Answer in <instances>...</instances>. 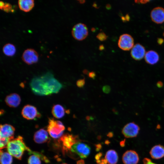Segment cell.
Wrapping results in <instances>:
<instances>
[{
  "label": "cell",
  "instance_id": "obj_14",
  "mask_svg": "<svg viewBox=\"0 0 164 164\" xmlns=\"http://www.w3.org/2000/svg\"><path fill=\"white\" fill-rule=\"evenodd\" d=\"M21 99L20 96L16 93H12L7 95L5 101L6 104L10 107L16 108L20 104Z\"/></svg>",
  "mask_w": 164,
  "mask_h": 164
},
{
  "label": "cell",
  "instance_id": "obj_7",
  "mask_svg": "<svg viewBox=\"0 0 164 164\" xmlns=\"http://www.w3.org/2000/svg\"><path fill=\"white\" fill-rule=\"evenodd\" d=\"M21 114L25 118L31 120L40 117L41 114L35 106L29 104L25 106L23 108Z\"/></svg>",
  "mask_w": 164,
  "mask_h": 164
},
{
  "label": "cell",
  "instance_id": "obj_36",
  "mask_svg": "<svg viewBox=\"0 0 164 164\" xmlns=\"http://www.w3.org/2000/svg\"><path fill=\"white\" fill-rule=\"evenodd\" d=\"M157 85L158 87H161L162 86V84L161 82H159L157 83Z\"/></svg>",
  "mask_w": 164,
  "mask_h": 164
},
{
  "label": "cell",
  "instance_id": "obj_21",
  "mask_svg": "<svg viewBox=\"0 0 164 164\" xmlns=\"http://www.w3.org/2000/svg\"><path fill=\"white\" fill-rule=\"evenodd\" d=\"M105 158L109 164H116L118 160V154L117 152L113 150H110L107 152Z\"/></svg>",
  "mask_w": 164,
  "mask_h": 164
},
{
  "label": "cell",
  "instance_id": "obj_31",
  "mask_svg": "<svg viewBox=\"0 0 164 164\" xmlns=\"http://www.w3.org/2000/svg\"><path fill=\"white\" fill-rule=\"evenodd\" d=\"M121 19L123 22L129 21L130 19V17L128 14H127L125 17H121Z\"/></svg>",
  "mask_w": 164,
  "mask_h": 164
},
{
  "label": "cell",
  "instance_id": "obj_13",
  "mask_svg": "<svg viewBox=\"0 0 164 164\" xmlns=\"http://www.w3.org/2000/svg\"><path fill=\"white\" fill-rule=\"evenodd\" d=\"M145 53L144 47L139 43H137L132 48L130 53L134 59L139 60L145 56Z\"/></svg>",
  "mask_w": 164,
  "mask_h": 164
},
{
  "label": "cell",
  "instance_id": "obj_39",
  "mask_svg": "<svg viewBox=\"0 0 164 164\" xmlns=\"http://www.w3.org/2000/svg\"><path fill=\"white\" fill-rule=\"evenodd\" d=\"M79 2H80V3H84L85 2V0H80L79 1Z\"/></svg>",
  "mask_w": 164,
  "mask_h": 164
},
{
  "label": "cell",
  "instance_id": "obj_35",
  "mask_svg": "<svg viewBox=\"0 0 164 164\" xmlns=\"http://www.w3.org/2000/svg\"><path fill=\"white\" fill-rule=\"evenodd\" d=\"M104 46L103 45H100L99 46V49L100 50H102L104 49Z\"/></svg>",
  "mask_w": 164,
  "mask_h": 164
},
{
  "label": "cell",
  "instance_id": "obj_40",
  "mask_svg": "<svg viewBox=\"0 0 164 164\" xmlns=\"http://www.w3.org/2000/svg\"><path fill=\"white\" fill-rule=\"evenodd\" d=\"M163 36H164V32L163 33Z\"/></svg>",
  "mask_w": 164,
  "mask_h": 164
},
{
  "label": "cell",
  "instance_id": "obj_26",
  "mask_svg": "<svg viewBox=\"0 0 164 164\" xmlns=\"http://www.w3.org/2000/svg\"><path fill=\"white\" fill-rule=\"evenodd\" d=\"M107 37V36L103 32H100L97 36V38L99 40L102 41L105 40Z\"/></svg>",
  "mask_w": 164,
  "mask_h": 164
},
{
  "label": "cell",
  "instance_id": "obj_30",
  "mask_svg": "<svg viewBox=\"0 0 164 164\" xmlns=\"http://www.w3.org/2000/svg\"><path fill=\"white\" fill-rule=\"evenodd\" d=\"M88 76L90 78L94 79L96 77V74L95 72L92 71L88 73Z\"/></svg>",
  "mask_w": 164,
  "mask_h": 164
},
{
  "label": "cell",
  "instance_id": "obj_16",
  "mask_svg": "<svg viewBox=\"0 0 164 164\" xmlns=\"http://www.w3.org/2000/svg\"><path fill=\"white\" fill-rule=\"evenodd\" d=\"M47 132L44 129H41L36 131L34 136V141L37 143L41 144L49 141Z\"/></svg>",
  "mask_w": 164,
  "mask_h": 164
},
{
  "label": "cell",
  "instance_id": "obj_41",
  "mask_svg": "<svg viewBox=\"0 0 164 164\" xmlns=\"http://www.w3.org/2000/svg\"><path fill=\"white\" fill-rule=\"evenodd\" d=\"M67 164L66 163H63V164Z\"/></svg>",
  "mask_w": 164,
  "mask_h": 164
},
{
  "label": "cell",
  "instance_id": "obj_12",
  "mask_svg": "<svg viewBox=\"0 0 164 164\" xmlns=\"http://www.w3.org/2000/svg\"><path fill=\"white\" fill-rule=\"evenodd\" d=\"M122 159L124 164H137L139 161V158L135 151L130 150L124 153Z\"/></svg>",
  "mask_w": 164,
  "mask_h": 164
},
{
  "label": "cell",
  "instance_id": "obj_18",
  "mask_svg": "<svg viewBox=\"0 0 164 164\" xmlns=\"http://www.w3.org/2000/svg\"><path fill=\"white\" fill-rule=\"evenodd\" d=\"M144 58L146 63L149 64L153 65L158 62L159 60V56L156 52L151 50L146 53Z\"/></svg>",
  "mask_w": 164,
  "mask_h": 164
},
{
  "label": "cell",
  "instance_id": "obj_27",
  "mask_svg": "<svg viewBox=\"0 0 164 164\" xmlns=\"http://www.w3.org/2000/svg\"><path fill=\"white\" fill-rule=\"evenodd\" d=\"M85 84V80L84 79H80L77 80L76 84L78 87H83Z\"/></svg>",
  "mask_w": 164,
  "mask_h": 164
},
{
  "label": "cell",
  "instance_id": "obj_15",
  "mask_svg": "<svg viewBox=\"0 0 164 164\" xmlns=\"http://www.w3.org/2000/svg\"><path fill=\"white\" fill-rule=\"evenodd\" d=\"M60 140L62 143L63 150L70 149L72 146L76 143L75 138L72 135L66 134L62 136Z\"/></svg>",
  "mask_w": 164,
  "mask_h": 164
},
{
  "label": "cell",
  "instance_id": "obj_9",
  "mask_svg": "<svg viewBox=\"0 0 164 164\" xmlns=\"http://www.w3.org/2000/svg\"><path fill=\"white\" fill-rule=\"evenodd\" d=\"M140 128L134 122H130L126 125L123 128L122 133L127 138H133L138 134Z\"/></svg>",
  "mask_w": 164,
  "mask_h": 164
},
{
  "label": "cell",
  "instance_id": "obj_6",
  "mask_svg": "<svg viewBox=\"0 0 164 164\" xmlns=\"http://www.w3.org/2000/svg\"><path fill=\"white\" fill-rule=\"evenodd\" d=\"M133 38L129 34H124L119 37L118 42V46L120 48L125 51L130 50L134 46Z\"/></svg>",
  "mask_w": 164,
  "mask_h": 164
},
{
  "label": "cell",
  "instance_id": "obj_25",
  "mask_svg": "<svg viewBox=\"0 0 164 164\" xmlns=\"http://www.w3.org/2000/svg\"><path fill=\"white\" fill-rule=\"evenodd\" d=\"M2 9L6 12H13L14 11L12 5L8 2H5L4 5Z\"/></svg>",
  "mask_w": 164,
  "mask_h": 164
},
{
  "label": "cell",
  "instance_id": "obj_33",
  "mask_svg": "<svg viewBox=\"0 0 164 164\" xmlns=\"http://www.w3.org/2000/svg\"><path fill=\"white\" fill-rule=\"evenodd\" d=\"M157 41L158 44L160 45L163 43L164 40L162 38H158L157 39Z\"/></svg>",
  "mask_w": 164,
  "mask_h": 164
},
{
  "label": "cell",
  "instance_id": "obj_2",
  "mask_svg": "<svg viewBox=\"0 0 164 164\" xmlns=\"http://www.w3.org/2000/svg\"><path fill=\"white\" fill-rule=\"evenodd\" d=\"M8 152L18 159L21 160L24 152L29 149L26 145L22 137L19 136L11 140L7 147Z\"/></svg>",
  "mask_w": 164,
  "mask_h": 164
},
{
  "label": "cell",
  "instance_id": "obj_29",
  "mask_svg": "<svg viewBox=\"0 0 164 164\" xmlns=\"http://www.w3.org/2000/svg\"><path fill=\"white\" fill-rule=\"evenodd\" d=\"M143 164H156L152 162L151 160L147 158H145L143 160Z\"/></svg>",
  "mask_w": 164,
  "mask_h": 164
},
{
  "label": "cell",
  "instance_id": "obj_19",
  "mask_svg": "<svg viewBox=\"0 0 164 164\" xmlns=\"http://www.w3.org/2000/svg\"><path fill=\"white\" fill-rule=\"evenodd\" d=\"M18 4L20 9L26 12L30 11L34 5L33 0H19Z\"/></svg>",
  "mask_w": 164,
  "mask_h": 164
},
{
  "label": "cell",
  "instance_id": "obj_28",
  "mask_svg": "<svg viewBox=\"0 0 164 164\" xmlns=\"http://www.w3.org/2000/svg\"><path fill=\"white\" fill-rule=\"evenodd\" d=\"M103 91L105 94L109 93L111 91V88L110 86L108 85L104 86L102 88Z\"/></svg>",
  "mask_w": 164,
  "mask_h": 164
},
{
  "label": "cell",
  "instance_id": "obj_34",
  "mask_svg": "<svg viewBox=\"0 0 164 164\" xmlns=\"http://www.w3.org/2000/svg\"><path fill=\"white\" fill-rule=\"evenodd\" d=\"M5 5V2L3 1H1L0 2V8L2 9Z\"/></svg>",
  "mask_w": 164,
  "mask_h": 164
},
{
  "label": "cell",
  "instance_id": "obj_5",
  "mask_svg": "<svg viewBox=\"0 0 164 164\" xmlns=\"http://www.w3.org/2000/svg\"><path fill=\"white\" fill-rule=\"evenodd\" d=\"M70 150L77 154L82 159L87 158L90 154L91 148L87 144L80 142H77L71 147Z\"/></svg>",
  "mask_w": 164,
  "mask_h": 164
},
{
  "label": "cell",
  "instance_id": "obj_22",
  "mask_svg": "<svg viewBox=\"0 0 164 164\" xmlns=\"http://www.w3.org/2000/svg\"><path fill=\"white\" fill-rule=\"evenodd\" d=\"M3 52L7 56H13L16 52V48L13 44L8 43L4 45L2 48Z\"/></svg>",
  "mask_w": 164,
  "mask_h": 164
},
{
  "label": "cell",
  "instance_id": "obj_1",
  "mask_svg": "<svg viewBox=\"0 0 164 164\" xmlns=\"http://www.w3.org/2000/svg\"><path fill=\"white\" fill-rule=\"evenodd\" d=\"M32 92L35 94L39 96L51 95L50 85L47 74L46 73L40 76L32 78L30 83Z\"/></svg>",
  "mask_w": 164,
  "mask_h": 164
},
{
  "label": "cell",
  "instance_id": "obj_4",
  "mask_svg": "<svg viewBox=\"0 0 164 164\" xmlns=\"http://www.w3.org/2000/svg\"><path fill=\"white\" fill-rule=\"evenodd\" d=\"M71 33L75 39L78 40H82L88 36V29L86 25L79 23L73 26Z\"/></svg>",
  "mask_w": 164,
  "mask_h": 164
},
{
  "label": "cell",
  "instance_id": "obj_24",
  "mask_svg": "<svg viewBox=\"0 0 164 164\" xmlns=\"http://www.w3.org/2000/svg\"><path fill=\"white\" fill-rule=\"evenodd\" d=\"M40 158L39 156L33 155L29 157L28 159V164H41Z\"/></svg>",
  "mask_w": 164,
  "mask_h": 164
},
{
  "label": "cell",
  "instance_id": "obj_37",
  "mask_svg": "<svg viewBox=\"0 0 164 164\" xmlns=\"http://www.w3.org/2000/svg\"><path fill=\"white\" fill-rule=\"evenodd\" d=\"M77 164H84V162L83 160L78 161L77 162Z\"/></svg>",
  "mask_w": 164,
  "mask_h": 164
},
{
  "label": "cell",
  "instance_id": "obj_20",
  "mask_svg": "<svg viewBox=\"0 0 164 164\" xmlns=\"http://www.w3.org/2000/svg\"><path fill=\"white\" fill-rule=\"evenodd\" d=\"M66 111L64 107L59 104L54 105L52 110V113L56 118L60 119L64 116Z\"/></svg>",
  "mask_w": 164,
  "mask_h": 164
},
{
  "label": "cell",
  "instance_id": "obj_38",
  "mask_svg": "<svg viewBox=\"0 0 164 164\" xmlns=\"http://www.w3.org/2000/svg\"><path fill=\"white\" fill-rule=\"evenodd\" d=\"M106 7L107 9H109L111 8V5L109 4H107Z\"/></svg>",
  "mask_w": 164,
  "mask_h": 164
},
{
  "label": "cell",
  "instance_id": "obj_3",
  "mask_svg": "<svg viewBox=\"0 0 164 164\" xmlns=\"http://www.w3.org/2000/svg\"><path fill=\"white\" fill-rule=\"evenodd\" d=\"M65 128L60 121L49 118L47 130L50 135L54 138H58L62 136Z\"/></svg>",
  "mask_w": 164,
  "mask_h": 164
},
{
  "label": "cell",
  "instance_id": "obj_11",
  "mask_svg": "<svg viewBox=\"0 0 164 164\" xmlns=\"http://www.w3.org/2000/svg\"><path fill=\"white\" fill-rule=\"evenodd\" d=\"M150 17L152 21L157 24L164 22V9L160 7L154 8L151 11Z\"/></svg>",
  "mask_w": 164,
  "mask_h": 164
},
{
  "label": "cell",
  "instance_id": "obj_17",
  "mask_svg": "<svg viewBox=\"0 0 164 164\" xmlns=\"http://www.w3.org/2000/svg\"><path fill=\"white\" fill-rule=\"evenodd\" d=\"M151 157L155 159H159L164 156V147L160 145L154 146L150 151Z\"/></svg>",
  "mask_w": 164,
  "mask_h": 164
},
{
  "label": "cell",
  "instance_id": "obj_32",
  "mask_svg": "<svg viewBox=\"0 0 164 164\" xmlns=\"http://www.w3.org/2000/svg\"><path fill=\"white\" fill-rule=\"evenodd\" d=\"M136 3H140L141 4H144L146 3L149 2V0H135V1Z\"/></svg>",
  "mask_w": 164,
  "mask_h": 164
},
{
  "label": "cell",
  "instance_id": "obj_10",
  "mask_svg": "<svg viewBox=\"0 0 164 164\" xmlns=\"http://www.w3.org/2000/svg\"><path fill=\"white\" fill-rule=\"evenodd\" d=\"M0 138L8 139L10 141L13 139L15 128L8 124H1Z\"/></svg>",
  "mask_w": 164,
  "mask_h": 164
},
{
  "label": "cell",
  "instance_id": "obj_23",
  "mask_svg": "<svg viewBox=\"0 0 164 164\" xmlns=\"http://www.w3.org/2000/svg\"><path fill=\"white\" fill-rule=\"evenodd\" d=\"M1 164H11L12 162V155L8 152L0 151Z\"/></svg>",
  "mask_w": 164,
  "mask_h": 164
},
{
  "label": "cell",
  "instance_id": "obj_8",
  "mask_svg": "<svg viewBox=\"0 0 164 164\" xmlns=\"http://www.w3.org/2000/svg\"><path fill=\"white\" fill-rule=\"evenodd\" d=\"M38 54L34 49L28 48L23 52L22 56V60L26 64L31 65L37 62Z\"/></svg>",
  "mask_w": 164,
  "mask_h": 164
}]
</instances>
